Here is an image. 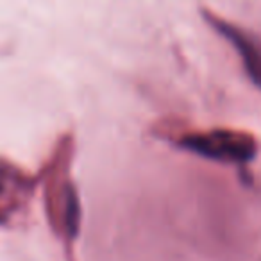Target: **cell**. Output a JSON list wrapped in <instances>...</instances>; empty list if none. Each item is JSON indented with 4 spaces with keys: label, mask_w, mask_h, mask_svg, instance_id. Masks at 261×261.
I'll return each instance as SVG.
<instances>
[{
    "label": "cell",
    "mask_w": 261,
    "mask_h": 261,
    "mask_svg": "<svg viewBox=\"0 0 261 261\" xmlns=\"http://www.w3.org/2000/svg\"><path fill=\"white\" fill-rule=\"evenodd\" d=\"M181 145L202 158L224 163H245L252 160L256 152L254 140L249 135L227 129L193 133L181 140Z\"/></svg>",
    "instance_id": "6da1fadb"
},
{
    "label": "cell",
    "mask_w": 261,
    "mask_h": 261,
    "mask_svg": "<svg viewBox=\"0 0 261 261\" xmlns=\"http://www.w3.org/2000/svg\"><path fill=\"white\" fill-rule=\"evenodd\" d=\"M207 20L238 50L249 77L256 86L261 88V41L240 31L236 25H231V23L224 22L213 15H207Z\"/></svg>",
    "instance_id": "7a4b0ae2"
}]
</instances>
